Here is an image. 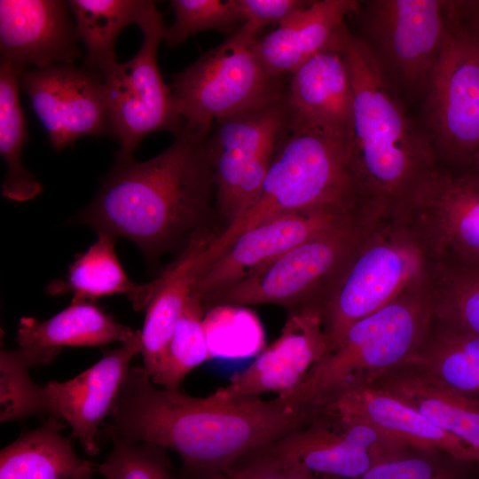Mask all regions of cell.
<instances>
[{
    "instance_id": "1",
    "label": "cell",
    "mask_w": 479,
    "mask_h": 479,
    "mask_svg": "<svg viewBox=\"0 0 479 479\" xmlns=\"http://www.w3.org/2000/svg\"><path fill=\"white\" fill-rule=\"evenodd\" d=\"M111 417L106 433L113 442L149 443L175 452L182 479L223 472L304 424L302 411L278 397H192L159 388L140 366L130 367Z\"/></svg>"
},
{
    "instance_id": "2",
    "label": "cell",
    "mask_w": 479,
    "mask_h": 479,
    "mask_svg": "<svg viewBox=\"0 0 479 479\" xmlns=\"http://www.w3.org/2000/svg\"><path fill=\"white\" fill-rule=\"evenodd\" d=\"M211 130L183 123L174 142L145 161L119 151L79 221L98 234L132 240L153 260L180 243L186 245L209 228L215 203L207 149Z\"/></svg>"
},
{
    "instance_id": "3",
    "label": "cell",
    "mask_w": 479,
    "mask_h": 479,
    "mask_svg": "<svg viewBox=\"0 0 479 479\" xmlns=\"http://www.w3.org/2000/svg\"><path fill=\"white\" fill-rule=\"evenodd\" d=\"M353 88L351 157L364 214L395 216L416 183L438 161L426 129L411 118L362 41L350 31L339 50Z\"/></svg>"
},
{
    "instance_id": "4",
    "label": "cell",
    "mask_w": 479,
    "mask_h": 479,
    "mask_svg": "<svg viewBox=\"0 0 479 479\" xmlns=\"http://www.w3.org/2000/svg\"><path fill=\"white\" fill-rule=\"evenodd\" d=\"M322 206H341L365 217L351 141L284 129L258 199L212 240L205 252V265L247 230L285 213Z\"/></svg>"
},
{
    "instance_id": "5",
    "label": "cell",
    "mask_w": 479,
    "mask_h": 479,
    "mask_svg": "<svg viewBox=\"0 0 479 479\" xmlns=\"http://www.w3.org/2000/svg\"><path fill=\"white\" fill-rule=\"evenodd\" d=\"M435 263L428 245L402 217L374 224L322 295L328 353L356 321L426 285Z\"/></svg>"
},
{
    "instance_id": "6",
    "label": "cell",
    "mask_w": 479,
    "mask_h": 479,
    "mask_svg": "<svg viewBox=\"0 0 479 479\" xmlns=\"http://www.w3.org/2000/svg\"><path fill=\"white\" fill-rule=\"evenodd\" d=\"M433 318L427 284L405 291L352 324L341 343L284 399L305 412L344 382L373 378L412 355Z\"/></svg>"
},
{
    "instance_id": "7",
    "label": "cell",
    "mask_w": 479,
    "mask_h": 479,
    "mask_svg": "<svg viewBox=\"0 0 479 479\" xmlns=\"http://www.w3.org/2000/svg\"><path fill=\"white\" fill-rule=\"evenodd\" d=\"M381 75L404 100L423 99L447 29L446 1L369 0L353 13Z\"/></svg>"
},
{
    "instance_id": "8",
    "label": "cell",
    "mask_w": 479,
    "mask_h": 479,
    "mask_svg": "<svg viewBox=\"0 0 479 479\" xmlns=\"http://www.w3.org/2000/svg\"><path fill=\"white\" fill-rule=\"evenodd\" d=\"M255 36L242 24L174 75L170 90L183 123L211 130L220 119L284 98L280 77L267 75L255 54Z\"/></svg>"
},
{
    "instance_id": "9",
    "label": "cell",
    "mask_w": 479,
    "mask_h": 479,
    "mask_svg": "<svg viewBox=\"0 0 479 479\" xmlns=\"http://www.w3.org/2000/svg\"><path fill=\"white\" fill-rule=\"evenodd\" d=\"M373 224L357 218L332 227L208 296L202 304L205 310L217 305L279 304L292 310L320 303L326 288Z\"/></svg>"
},
{
    "instance_id": "10",
    "label": "cell",
    "mask_w": 479,
    "mask_h": 479,
    "mask_svg": "<svg viewBox=\"0 0 479 479\" xmlns=\"http://www.w3.org/2000/svg\"><path fill=\"white\" fill-rule=\"evenodd\" d=\"M285 125V96L214 122L207 149L215 206L225 227L243 216L258 199Z\"/></svg>"
},
{
    "instance_id": "11",
    "label": "cell",
    "mask_w": 479,
    "mask_h": 479,
    "mask_svg": "<svg viewBox=\"0 0 479 479\" xmlns=\"http://www.w3.org/2000/svg\"><path fill=\"white\" fill-rule=\"evenodd\" d=\"M137 26L143 33L139 51L130 60L117 62L103 76L110 136L125 153H132L153 132L165 130L176 135L183 125L170 87L165 84L157 64V50L164 41L167 26L155 2H150Z\"/></svg>"
},
{
    "instance_id": "12",
    "label": "cell",
    "mask_w": 479,
    "mask_h": 479,
    "mask_svg": "<svg viewBox=\"0 0 479 479\" xmlns=\"http://www.w3.org/2000/svg\"><path fill=\"white\" fill-rule=\"evenodd\" d=\"M395 216L420 235L436 260L479 264V173L438 161Z\"/></svg>"
},
{
    "instance_id": "13",
    "label": "cell",
    "mask_w": 479,
    "mask_h": 479,
    "mask_svg": "<svg viewBox=\"0 0 479 479\" xmlns=\"http://www.w3.org/2000/svg\"><path fill=\"white\" fill-rule=\"evenodd\" d=\"M424 115L439 161L467 165L479 151V50L448 20Z\"/></svg>"
},
{
    "instance_id": "14",
    "label": "cell",
    "mask_w": 479,
    "mask_h": 479,
    "mask_svg": "<svg viewBox=\"0 0 479 479\" xmlns=\"http://www.w3.org/2000/svg\"><path fill=\"white\" fill-rule=\"evenodd\" d=\"M20 82L56 151L81 137L110 135L101 74L84 67L56 64L23 71Z\"/></svg>"
},
{
    "instance_id": "15",
    "label": "cell",
    "mask_w": 479,
    "mask_h": 479,
    "mask_svg": "<svg viewBox=\"0 0 479 479\" xmlns=\"http://www.w3.org/2000/svg\"><path fill=\"white\" fill-rule=\"evenodd\" d=\"M287 462L321 475L353 479L410 453V447L357 420L315 419L267 446Z\"/></svg>"
},
{
    "instance_id": "16",
    "label": "cell",
    "mask_w": 479,
    "mask_h": 479,
    "mask_svg": "<svg viewBox=\"0 0 479 479\" xmlns=\"http://www.w3.org/2000/svg\"><path fill=\"white\" fill-rule=\"evenodd\" d=\"M358 212L322 206L272 217L238 236L200 272L192 292L203 301L248 277L297 245L352 219Z\"/></svg>"
},
{
    "instance_id": "17",
    "label": "cell",
    "mask_w": 479,
    "mask_h": 479,
    "mask_svg": "<svg viewBox=\"0 0 479 479\" xmlns=\"http://www.w3.org/2000/svg\"><path fill=\"white\" fill-rule=\"evenodd\" d=\"M305 414V422L315 419L362 421L410 447L443 451L477 464L467 444L365 378L344 382Z\"/></svg>"
},
{
    "instance_id": "18",
    "label": "cell",
    "mask_w": 479,
    "mask_h": 479,
    "mask_svg": "<svg viewBox=\"0 0 479 479\" xmlns=\"http://www.w3.org/2000/svg\"><path fill=\"white\" fill-rule=\"evenodd\" d=\"M329 350L321 308L310 303L289 311L280 335L244 371L211 395L220 400L276 393L286 399Z\"/></svg>"
},
{
    "instance_id": "19",
    "label": "cell",
    "mask_w": 479,
    "mask_h": 479,
    "mask_svg": "<svg viewBox=\"0 0 479 479\" xmlns=\"http://www.w3.org/2000/svg\"><path fill=\"white\" fill-rule=\"evenodd\" d=\"M141 348V331H136L120 348L107 351L73 379L43 386L46 414L67 421L72 436L90 456L99 452V426L111 415L130 364Z\"/></svg>"
},
{
    "instance_id": "20",
    "label": "cell",
    "mask_w": 479,
    "mask_h": 479,
    "mask_svg": "<svg viewBox=\"0 0 479 479\" xmlns=\"http://www.w3.org/2000/svg\"><path fill=\"white\" fill-rule=\"evenodd\" d=\"M354 94L340 51L316 54L292 74L286 89L285 129L351 140Z\"/></svg>"
},
{
    "instance_id": "21",
    "label": "cell",
    "mask_w": 479,
    "mask_h": 479,
    "mask_svg": "<svg viewBox=\"0 0 479 479\" xmlns=\"http://www.w3.org/2000/svg\"><path fill=\"white\" fill-rule=\"evenodd\" d=\"M67 2L1 0V62L20 74L56 64L74 65L81 56Z\"/></svg>"
},
{
    "instance_id": "22",
    "label": "cell",
    "mask_w": 479,
    "mask_h": 479,
    "mask_svg": "<svg viewBox=\"0 0 479 479\" xmlns=\"http://www.w3.org/2000/svg\"><path fill=\"white\" fill-rule=\"evenodd\" d=\"M359 1L318 0L295 12L262 39L255 42V54L271 77L295 72L316 54L339 51L349 32L345 19Z\"/></svg>"
},
{
    "instance_id": "23",
    "label": "cell",
    "mask_w": 479,
    "mask_h": 479,
    "mask_svg": "<svg viewBox=\"0 0 479 479\" xmlns=\"http://www.w3.org/2000/svg\"><path fill=\"white\" fill-rule=\"evenodd\" d=\"M135 332L91 302H71L45 321L21 318L17 341L20 353L31 367L51 363L63 347H100L116 341L124 342Z\"/></svg>"
},
{
    "instance_id": "24",
    "label": "cell",
    "mask_w": 479,
    "mask_h": 479,
    "mask_svg": "<svg viewBox=\"0 0 479 479\" xmlns=\"http://www.w3.org/2000/svg\"><path fill=\"white\" fill-rule=\"evenodd\" d=\"M216 234L208 228L193 235L158 277L159 286L145 309L141 331V355L150 378L161 365L177 322L203 269L205 251Z\"/></svg>"
},
{
    "instance_id": "25",
    "label": "cell",
    "mask_w": 479,
    "mask_h": 479,
    "mask_svg": "<svg viewBox=\"0 0 479 479\" xmlns=\"http://www.w3.org/2000/svg\"><path fill=\"white\" fill-rule=\"evenodd\" d=\"M408 404L474 452L479 465V401L459 393L404 362L365 378Z\"/></svg>"
},
{
    "instance_id": "26",
    "label": "cell",
    "mask_w": 479,
    "mask_h": 479,
    "mask_svg": "<svg viewBox=\"0 0 479 479\" xmlns=\"http://www.w3.org/2000/svg\"><path fill=\"white\" fill-rule=\"evenodd\" d=\"M65 425L49 416L39 428L24 431L0 452V479H88L96 471L73 450Z\"/></svg>"
},
{
    "instance_id": "27",
    "label": "cell",
    "mask_w": 479,
    "mask_h": 479,
    "mask_svg": "<svg viewBox=\"0 0 479 479\" xmlns=\"http://www.w3.org/2000/svg\"><path fill=\"white\" fill-rule=\"evenodd\" d=\"M98 236L97 241L70 265L66 279L52 282L48 292H72V302H92L100 297L124 294L135 310H145L159 286L158 279L145 284L130 281L114 251L116 238Z\"/></svg>"
},
{
    "instance_id": "28",
    "label": "cell",
    "mask_w": 479,
    "mask_h": 479,
    "mask_svg": "<svg viewBox=\"0 0 479 479\" xmlns=\"http://www.w3.org/2000/svg\"><path fill=\"white\" fill-rule=\"evenodd\" d=\"M405 362L479 401V336L452 329L433 317L420 345Z\"/></svg>"
},
{
    "instance_id": "29",
    "label": "cell",
    "mask_w": 479,
    "mask_h": 479,
    "mask_svg": "<svg viewBox=\"0 0 479 479\" xmlns=\"http://www.w3.org/2000/svg\"><path fill=\"white\" fill-rule=\"evenodd\" d=\"M67 4L86 49L83 67L104 76L117 64L118 35L128 25L138 24L150 1L70 0Z\"/></svg>"
},
{
    "instance_id": "30",
    "label": "cell",
    "mask_w": 479,
    "mask_h": 479,
    "mask_svg": "<svg viewBox=\"0 0 479 479\" xmlns=\"http://www.w3.org/2000/svg\"><path fill=\"white\" fill-rule=\"evenodd\" d=\"M20 73L8 63L0 65V153L7 166L2 195L23 202L34 199L43 185L22 164L21 153L28 138L20 101Z\"/></svg>"
},
{
    "instance_id": "31",
    "label": "cell",
    "mask_w": 479,
    "mask_h": 479,
    "mask_svg": "<svg viewBox=\"0 0 479 479\" xmlns=\"http://www.w3.org/2000/svg\"><path fill=\"white\" fill-rule=\"evenodd\" d=\"M427 289L436 319L479 336V264L436 260Z\"/></svg>"
},
{
    "instance_id": "32",
    "label": "cell",
    "mask_w": 479,
    "mask_h": 479,
    "mask_svg": "<svg viewBox=\"0 0 479 479\" xmlns=\"http://www.w3.org/2000/svg\"><path fill=\"white\" fill-rule=\"evenodd\" d=\"M205 308L191 294L177 322L168 349L153 383L166 389H179L185 376L213 358L203 326Z\"/></svg>"
},
{
    "instance_id": "33",
    "label": "cell",
    "mask_w": 479,
    "mask_h": 479,
    "mask_svg": "<svg viewBox=\"0 0 479 479\" xmlns=\"http://www.w3.org/2000/svg\"><path fill=\"white\" fill-rule=\"evenodd\" d=\"M353 479H479V465L443 451L414 448Z\"/></svg>"
},
{
    "instance_id": "34",
    "label": "cell",
    "mask_w": 479,
    "mask_h": 479,
    "mask_svg": "<svg viewBox=\"0 0 479 479\" xmlns=\"http://www.w3.org/2000/svg\"><path fill=\"white\" fill-rule=\"evenodd\" d=\"M174 22L167 27L164 41L169 48L208 29L228 33L243 22L238 0H172Z\"/></svg>"
},
{
    "instance_id": "35",
    "label": "cell",
    "mask_w": 479,
    "mask_h": 479,
    "mask_svg": "<svg viewBox=\"0 0 479 479\" xmlns=\"http://www.w3.org/2000/svg\"><path fill=\"white\" fill-rule=\"evenodd\" d=\"M28 365L19 349L0 355V420H21L46 414L43 386L32 381Z\"/></svg>"
},
{
    "instance_id": "36",
    "label": "cell",
    "mask_w": 479,
    "mask_h": 479,
    "mask_svg": "<svg viewBox=\"0 0 479 479\" xmlns=\"http://www.w3.org/2000/svg\"><path fill=\"white\" fill-rule=\"evenodd\" d=\"M96 471L106 479H174L166 449L149 443L114 441Z\"/></svg>"
},
{
    "instance_id": "37",
    "label": "cell",
    "mask_w": 479,
    "mask_h": 479,
    "mask_svg": "<svg viewBox=\"0 0 479 479\" xmlns=\"http://www.w3.org/2000/svg\"><path fill=\"white\" fill-rule=\"evenodd\" d=\"M203 479H287L286 464L266 446L247 454L228 469Z\"/></svg>"
},
{
    "instance_id": "38",
    "label": "cell",
    "mask_w": 479,
    "mask_h": 479,
    "mask_svg": "<svg viewBox=\"0 0 479 479\" xmlns=\"http://www.w3.org/2000/svg\"><path fill=\"white\" fill-rule=\"evenodd\" d=\"M243 25L257 35L270 24H281L310 1L302 0H238Z\"/></svg>"
},
{
    "instance_id": "39",
    "label": "cell",
    "mask_w": 479,
    "mask_h": 479,
    "mask_svg": "<svg viewBox=\"0 0 479 479\" xmlns=\"http://www.w3.org/2000/svg\"><path fill=\"white\" fill-rule=\"evenodd\" d=\"M446 17L479 50V0L446 1Z\"/></svg>"
},
{
    "instance_id": "40",
    "label": "cell",
    "mask_w": 479,
    "mask_h": 479,
    "mask_svg": "<svg viewBox=\"0 0 479 479\" xmlns=\"http://www.w3.org/2000/svg\"><path fill=\"white\" fill-rule=\"evenodd\" d=\"M284 462L286 464L287 479H342L338 476L314 473L295 462Z\"/></svg>"
},
{
    "instance_id": "41",
    "label": "cell",
    "mask_w": 479,
    "mask_h": 479,
    "mask_svg": "<svg viewBox=\"0 0 479 479\" xmlns=\"http://www.w3.org/2000/svg\"><path fill=\"white\" fill-rule=\"evenodd\" d=\"M467 165L479 173V151L472 157Z\"/></svg>"
},
{
    "instance_id": "42",
    "label": "cell",
    "mask_w": 479,
    "mask_h": 479,
    "mask_svg": "<svg viewBox=\"0 0 479 479\" xmlns=\"http://www.w3.org/2000/svg\"><path fill=\"white\" fill-rule=\"evenodd\" d=\"M88 479H92V478H88Z\"/></svg>"
}]
</instances>
